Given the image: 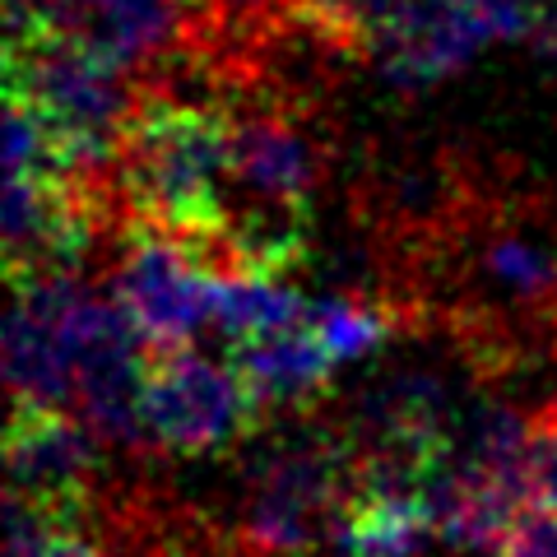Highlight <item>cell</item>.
Masks as SVG:
<instances>
[{
  "label": "cell",
  "instance_id": "cell-1",
  "mask_svg": "<svg viewBox=\"0 0 557 557\" xmlns=\"http://www.w3.org/2000/svg\"><path fill=\"white\" fill-rule=\"evenodd\" d=\"M116 177L126 214L190 247L214 270L233 190V112L172 94L135 98L121 135Z\"/></svg>",
  "mask_w": 557,
  "mask_h": 557
},
{
  "label": "cell",
  "instance_id": "cell-2",
  "mask_svg": "<svg viewBox=\"0 0 557 557\" xmlns=\"http://www.w3.org/2000/svg\"><path fill=\"white\" fill-rule=\"evenodd\" d=\"M5 94H20L38 108L70 172L116 177L121 135L135 112L126 65L61 28L38 47L5 57Z\"/></svg>",
  "mask_w": 557,
  "mask_h": 557
},
{
  "label": "cell",
  "instance_id": "cell-3",
  "mask_svg": "<svg viewBox=\"0 0 557 557\" xmlns=\"http://www.w3.org/2000/svg\"><path fill=\"white\" fill-rule=\"evenodd\" d=\"M354 493V446L302 432L270 446L242 497V557H317L335 539Z\"/></svg>",
  "mask_w": 557,
  "mask_h": 557
},
{
  "label": "cell",
  "instance_id": "cell-4",
  "mask_svg": "<svg viewBox=\"0 0 557 557\" xmlns=\"http://www.w3.org/2000/svg\"><path fill=\"white\" fill-rule=\"evenodd\" d=\"M260 405L247 381L228 362H214L190 348L149 358L145 376V432L153 446L177 456H214L260 428Z\"/></svg>",
  "mask_w": 557,
  "mask_h": 557
},
{
  "label": "cell",
  "instance_id": "cell-5",
  "mask_svg": "<svg viewBox=\"0 0 557 557\" xmlns=\"http://www.w3.org/2000/svg\"><path fill=\"white\" fill-rule=\"evenodd\" d=\"M98 432L75 423V409L14 399L5 428V474L10 497L28 511L79 525L98 483Z\"/></svg>",
  "mask_w": 557,
  "mask_h": 557
},
{
  "label": "cell",
  "instance_id": "cell-6",
  "mask_svg": "<svg viewBox=\"0 0 557 557\" xmlns=\"http://www.w3.org/2000/svg\"><path fill=\"white\" fill-rule=\"evenodd\" d=\"M116 298L153 354H172L209 325V265L182 242L131 223L116 265Z\"/></svg>",
  "mask_w": 557,
  "mask_h": 557
},
{
  "label": "cell",
  "instance_id": "cell-7",
  "mask_svg": "<svg viewBox=\"0 0 557 557\" xmlns=\"http://www.w3.org/2000/svg\"><path fill=\"white\" fill-rule=\"evenodd\" d=\"M79 284V270L33 274L10 284V321H5V372L10 399L28 405H75V358L65 339V302Z\"/></svg>",
  "mask_w": 557,
  "mask_h": 557
},
{
  "label": "cell",
  "instance_id": "cell-8",
  "mask_svg": "<svg viewBox=\"0 0 557 557\" xmlns=\"http://www.w3.org/2000/svg\"><path fill=\"white\" fill-rule=\"evenodd\" d=\"M483 42L487 33L479 28L465 0H413L376 38L372 57L381 65V75L399 84V89H428V84L469 65V57Z\"/></svg>",
  "mask_w": 557,
  "mask_h": 557
},
{
  "label": "cell",
  "instance_id": "cell-9",
  "mask_svg": "<svg viewBox=\"0 0 557 557\" xmlns=\"http://www.w3.org/2000/svg\"><path fill=\"white\" fill-rule=\"evenodd\" d=\"M233 368L247 381L260 413L278 409H307L330 391V372H335V354L321 344L311 321L265 330V335L237 339L233 344Z\"/></svg>",
  "mask_w": 557,
  "mask_h": 557
},
{
  "label": "cell",
  "instance_id": "cell-10",
  "mask_svg": "<svg viewBox=\"0 0 557 557\" xmlns=\"http://www.w3.org/2000/svg\"><path fill=\"white\" fill-rule=\"evenodd\" d=\"M200 5L209 0H65V33L131 70L177 47Z\"/></svg>",
  "mask_w": 557,
  "mask_h": 557
},
{
  "label": "cell",
  "instance_id": "cell-11",
  "mask_svg": "<svg viewBox=\"0 0 557 557\" xmlns=\"http://www.w3.org/2000/svg\"><path fill=\"white\" fill-rule=\"evenodd\" d=\"M311 38L335 51H372L413 0H284Z\"/></svg>",
  "mask_w": 557,
  "mask_h": 557
},
{
  "label": "cell",
  "instance_id": "cell-12",
  "mask_svg": "<svg viewBox=\"0 0 557 557\" xmlns=\"http://www.w3.org/2000/svg\"><path fill=\"white\" fill-rule=\"evenodd\" d=\"M307 321L321 335V344L335 354V362H358L381 348L395 311L386 302H362L354 293H325V298L307 302Z\"/></svg>",
  "mask_w": 557,
  "mask_h": 557
},
{
  "label": "cell",
  "instance_id": "cell-13",
  "mask_svg": "<svg viewBox=\"0 0 557 557\" xmlns=\"http://www.w3.org/2000/svg\"><path fill=\"white\" fill-rule=\"evenodd\" d=\"M5 516H10L5 557H102L75 525L28 511L24 502H14V497L5 502Z\"/></svg>",
  "mask_w": 557,
  "mask_h": 557
},
{
  "label": "cell",
  "instance_id": "cell-14",
  "mask_svg": "<svg viewBox=\"0 0 557 557\" xmlns=\"http://www.w3.org/2000/svg\"><path fill=\"white\" fill-rule=\"evenodd\" d=\"M530 493L539 511L557 516V409L530 418Z\"/></svg>",
  "mask_w": 557,
  "mask_h": 557
},
{
  "label": "cell",
  "instance_id": "cell-15",
  "mask_svg": "<svg viewBox=\"0 0 557 557\" xmlns=\"http://www.w3.org/2000/svg\"><path fill=\"white\" fill-rule=\"evenodd\" d=\"M493 557H557V516L525 507Z\"/></svg>",
  "mask_w": 557,
  "mask_h": 557
},
{
  "label": "cell",
  "instance_id": "cell-16",
  "mask_svg": "<svg viewBox=\"0 0 557 557\" xmlns=\"http://www.w3.org/2000/svg\"><path fill=\"white\" fill-rule=\"evenodd\" d=\"M534 47L544 51V61L557 65V14H544V20H539V28H534Z\"/></svg>",
  "mask_w": 557,
  "mask_h": 557
},
{
  "label": "cell",
  "instance_id": "cell-17",
  "mask_svg": "<svg viewBox=\"0 0 557 557\" xmlns=\"http://www.w3.org/2000/svg\"><path fill=\"white\" fill-rule=\"evenodd\" d=\"M159 557H182V553H159Z\"/></svg>",
  "mask_w": 557,
  "mask_h": 557
},
{
  "label": "cell",
  "instance_id": "cell-18",
  "mask_svg": "<svg viewBox=\"0 0 557 557\" xmlns=\"http://www.w3.org/2000/svg\"><path fill=\"white\" fill-rule=\"evenodd\" d=\"M553 409H557V399H553Z\"/></svg>",
  "mask_w": 557,
  "mask_h": 557
}]
</instances>
